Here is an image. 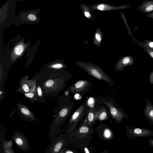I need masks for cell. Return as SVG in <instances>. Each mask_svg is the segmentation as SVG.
Wrapping results in <instances>:
<instances>
[{
	"label": "cell",
	"instance_id": "cell-1",
	"mask_svg": "<svg viewBox=\"0 0 153 153\" xmlns=\"http://www.w3.org/2000/svg\"><path fill=\"white\" fill-rule=\"evenodd\" d=\"M75 64L83 69L89 75L96 79L103 81L110 85H114L113 79L99 66L89 62L76 61Z\"/></svg>",
	"mask_w": 153,
	"mask_h": 153
},
{
	"label": "cell",
	"instance_id": "cell-2",
	"mask_svg": "<svg viewBox=\"0 0 153 153\" xmlns=\"http://www.w3.org/2000/svg\"><path fill=\"white\" fill-rule=\"evenodd\" d=\"M99 104L105 105L109 111L110 114L113 118L118 123H120L124 118H128V116L117 104L113 98L108 97H102L98 99Z\"/></svg>",
	"mask_w": 153,
	"mask_h": 153
},
{
	"label": "cell",
	"instance_id": "cell-3",
	"mask_svg": "<svg viewBox=\"0 0 153 153\" xmlns=\"http://www.w3.org/2000/svg\"><path fill=\"white\" fill-rule=\"evenodd\" d=\"M74 105V102H70L60 111L59 118L56 119L51 126L49 135L50 139H53L60 134V128L71 112Z\"/></svg>",
	"mask_w": 153,
	"mask_h": 153
},
{
	"label": "cell",
	"instance_id": "cell-4",
	"mask_svg": "<svg viewBox=\"0 0 153 153\" xmlns=\"http://www.w3.org/2000/svg\"><path fill=\"white\" fill-rule=\"evenodd\" d=\"M89 108L87 104L84 102L74 111L67 125L69 132L72 131L76 127L79 122L85 118Z\"/></svg>",
	"mask_w": 153,
	"mask_h": 153
},
{
	"label": "cell",
	"instance_id": "cell-5",
	"mask_svg": "<svg viewBox=\"0 0 153 153\" xmlns=\"http://www.w3.org/2000/svg\"><path fill=\"white\" fill-rule=\"evenodd\" d=\"M92 83L90 81L81 80L77 81L68 89V91L73 94L83 95L87 92L93 87Z\"/></svg>",
	"mask_w": 153,
	"mask_h": 153
},
{
	"label": "cell",
	"instance_id": "cell-6",
	"mask_svg": "<svg viewBox=\"0 0 153 153\" xmlns=\"http://www.w3.org/2000/svg\"><path fill=\"white\" fill-rule=\"evenodd\" d=\"M127 134L130 139L136 140V137H153V131L149 129L126 126Z\"/></svg>",
	"mask_w": 153,
	"mask_h": 153
},
{
	"label": "cell",
	"instance_id": "cell-7",
	"mask_svg": "<svg viewBox=\"0 0 153 153\" xmlns=\"http://www.w3.org/2000/svg\"><path fill=\"white\" fill-rule=\"evenodd\" d=\"M62 134H59L53 139H50V145L47 148L46 153H59L65 149L66 143Z\"/></svg>",
	"mask_w": 153,
	"mask_h": 153
},
{
	"label": "cell",
	"instance_id": "cell-8",
	"mask_svg": "<svg viewBox=\"0 0 153 153\" xmlns=\"http://www.w3.org/2000/svg\"><path fill=\"white\" fill-rule=\"evenodd\" d=\"M11 137L16 146L23 151L27 152L30 150L29 142L23 133L15 131Z\"/></svg>",
	"mask_w": 153,
	"mask_h": 153
},
{
	"label": "cell",
	"instance_id": "cell-9",
	"mask_svg": "<svg viewBox=\"0 0 153 153\" xmlns=\"http://www.w3.org/2000/svg\"><path fill=\"white\" fill-rule=\"evenodd\" d=\"M133 64V60L129 56L123 57L119 59L117 63L115 70L117 71H122L127 65H131Z\"/></svg>",
	"mask_w": 153,
	"mask_h": 153
},
{
	"label": "cell",
	"instance_id": "cell-10",
	"mask_svg": "<svg viewBox=\"0 0 153 153\" xmlns=\"http://www.w3.org/2000/svg\"><path fill=\"white\" fill-rule=\"evenodd\" d=\"M110 115V114L103 105H101L97 108V120L102 121L107 120L109 118Z\"/></svg>",
	"mask_w": 153,
	"mask_h": 153
},
{
	"label": "cell",
	"instance_id": "cell-11",
	"mask_svg": "<svg viewBox=\"0 0 153 153\" xmlns=\"http://www.w3.org/2000/svg\"><path fill=\"white\" fill-rule=\"evenodd\" d=\"M97 108H89L85 118L90 126L97 120Z\"/></svg>",
	"mask_w": 153,
	"mask_h": 153
},
{
	"label": "cell",
	"instance_id": "cell-12",
	"mask_svg": "<svg viewBox=\"0 0 153 153\" xmlns=\"http://www.w3.org/2000/svg\"><path fill=\"white\" fill-rule=\"evenodd\" d=\"M121 7V6L116 7L112 5H108L105 4H100L94 5L91 8L92 10H94L102 11H107L113 10H119Z\"/></svg>",
	"mask_w": 153,
	"mask_h": 153
},
{
	"label": "cell",
	"instance_id": "cell-13",
	"mask_svg": "<svg viewBox=\"0 0 153 153\" xmlns=\"http://www.w3.org/2000/svg\"><path fill=\"white\" fill-rule=\"evenodd\" d=\"M146 101V102L145 109L146 116L149 122L153 125V106L148 100Z\"/></svg>",
	"mask_w": 153,
	"mask_h": 153
},
{
	"label": "cell",
	"instance_id": "cell-14",
	"mask_svg": "<svg viewBox=\"0 0 153 153\" xmlns=\"http://www.w3.org/2000/svg\"><path fill=\"white\" fill-rule=\"evenodd\" d=\"M80 8L85 16L89 20H94L95 18L92 12L90 6L85 4H81Z\"/></svg>",
	"mask_w": 153,
	"mask_h": 153
},
{
	"label": "cell",
	"instance_id": "cell-15",
	"mask_svg": "<svg viewBox=\"0 0 153 153\" xmlns=\"http://www.w3.org/2000/svg\"><path fill=\"white\" fill-rule=\"evenodd\" d=\"M12 145L13 142L11 140L7 141L4 139L2 144L3 153H15L12 147Z\"/></svg>",
	"mask_w": 153,
	"mask_h": 153
},
{
	"label": "cell",
	"instance_id": "cell-16",
	"mask_svg": "<svg viewBox=\"0 0 153 153\" xmlns=\"http://www.w3.org/2000/svg\"><path fill=\"white\" fill-rule=\"evenodd\" d=\"M102 37V34L101 30L99 28H97L94 34L93 43L97 47L100 46Z\"/></svg>",
	"mask_w": 153,
	"mask_h": 153
},
{
	"label": "cell",
	"instance_id": "cell-17",
	"mask_svg": "<svg viewBox=\"0 0 153 153\" xmlns=\"http://www.w3.org/2000/svg\"><path fill=\"white\" fill-rule=\"evenodd\" d=\"M90 126L88 124L85 117L84 119L83 122L79 129V131L81 134H87L90 130Z\"/></svg>",
	"mask_w": 153,
	"mask_h": 153
},
{
	"label": "cell",
	"instance_id": "cell-18",
	"mask_svg": "<svg viewBox=\"0 0 153 153\" xmlns=\"http://www.w3.org/2000/svg\"><path fill=\"white\" fill-rule=\"evenodd\" d=\"M24 47L22 45L16 46L14 49V52L17 55H20L23 51Z\"/></svg>",
	"mask_w": 153,
	"mask_h": 153
},
{
	"label": "cell",
	"instance_id": "cell-19",
	"mask_svg": "<svg viewBox=\"0 0 153 153\" xmlns=\"http://www.w3.org/2000/svg\"><path fill=\"white\" fill-rule=\"evenodd\" d=\"M21 111L22 113L24 114V115L28 117H29L32 121L34 120L30 116V112L27 108H21Z\"/></svg>",
	"mask_w": 153,
	"mask_h": 153
},
{
	"label": "cell",
	"instance_id": "cell-20",
	"mask_svg": "<svg viewBox=\"0 0 153 153\" xmlns=\"http://www.w3.org/2000/svg\"><path fill=\"white\" fill-rule=\"evenodd\" d=\"M104 136L107 138H109L111 137V133L110 130L108 129H105L103 133Z\"/></svg>",
	"mask_w": 153,
	"mask_h": 153
},
{
	"label": "cell",
	"instance_id": "cell-21",
	"mask_svg": "<svg viewBox=\"0 0 153 153\" xmlns=\"http://www.w3.org/2000/svg\"><path fill=\"white\" fill-rule=\"evenodd\" d=\"M64 67V66L63 64L61 63H57L54 64L51 66V68L57 69L62 68Z\"/></svg>",
	"mask_w": 153,
	"mask_h": 153
},
{
	"label": "cell",
	"instance_id": "cell-22",
	"mask_svg": "<svg viewBox=\"0 0 153 153\" xmlns=\"http://www.w3.org/2000/svg\"><path fill=\"white\" fill-rule=\"evenodd\" d=\"M53 84V81L50 79L47 80L45 83V85L46 87H50L52 86Z\"/></svg>",
	"mask_w": 153,
	"mask_h": 153
},
{
	"label": "cell",
	"instance_id": "cell-23",
	"mask_svg": "<svg viewBox=\"0 0 153 153\" xmlns=\"http://www.w3.org/2000/svg\"><path fill=\"white\" fill-rule=\"evenodd\" d=\"M153 10V4H149L145 7V10L146 12H149Z\"/></svg>",
	"mask_w": 153,
	"mask_h": 153
},
{
	"label": "cell",
	"instance_id": "cell-24",
	"mask_svg": "<svg viewBox=\"0 0 153 153\" xmlns=\"http://www.w3.org/2000/svg\"><path fill=\"white\" fill-rule=\"evenodd\" d=\"M28 18L30 20L32 21H35L36 19V16L33 14H30L28 15Z\"/></svg>",
	"mask_w": 153,
	"mask_h": 153
},
{
	"label": "cell",
	"instance_id": "cell-25",
	"mask_svg": "<svg viewBox=\"0 0 153 153\" xmlns=\"http://www.w3.org/2000/svg\"><path fill=\"white\" fill-rule=\"evenodd\" d=\"M22 88L25 92H28L29 91V88L26 84H24L23 85Z\"/></svg>",
	"mask_w": 153,
	"mask_h": 153
},
{
	"label": "cell",
	"instance_id": "cell-26",
	"mask_svg": "<svg viewBox=\"0 0 153 153\" xmlns=\"http://www.w3.org/2000/svg\"><path fill=\"white\" fill-rule=\"evenodd\" d=\"M148 140L150 146L153 149V138H149Z\"/></svg>",
	"mask_w": 153,
	"mask_h": 153
},
{
	"label": "cell",
	"instance_id": "cell-27",
	"mask_svg": "<svg viewBox=\"0 0 153 153\" xmlns=\"http://www.w3.org/2000/svg\"><path fill=\"white\" fill-rule=\"evenodd\" d=\"M25 95L27 97L29 98H32L34 96V94L32 93H29L28 94H25Z\"/></svg>",
	"mask_w": 153,
	"mask_h": 153
},
{
	"label": "cell",
	"instance_id": "cell-28",
	"mask_svg": "<svg viewBox=\"0 0 153 153\" xmlns=\"http://www.w3.org/2000/svg\"><path fill=\"white\" fill-rule=\"evenodd\" d=\"M37 90L39 96H41L42 95V94L41 88L40 87H38Z\"/></svg>",
	"mask_w": 153,
	"mask_h": 153
},
{
	"label": "cell",
	"instance_id": "cell-29",
	"mask_svg": "<svg viewBox=\"0 0 153 153\" xmlns=\"http://www.w3.org/2000/svg\"><path fill=\"white\" fill-rule=\"evenodd\" d=\"M149 79L150 83L153 84V72L150 75Z\"/></svg>",
	"mask_w": 153,
	"mask_h": 153
},
{
	"label": "cell",
	"instance_id": "cell-30",
	"mask_svg": "<svg viewBox=\"0 0 153 153\" xmlns=\"http://www.w3.org/2000/svg\"><path fill=\"white\" fill-rule=\"evenodd\" d=\"M149 46L151 48H153V42H151L149 44Z\"/></svg>",
	"mask_w": 153,
	"mask_h": 153
},
{
	"label": "cell",
	"instance_id": "cell-31",
	"mask_svg": "<svg viewBox=\"0 0 153 153\" xmlns=\"http://www.w3.org/2000/svg\"><path fill=\"white\" fill-rule=\"evenodd\" d=\"M84 150L85 153H90L88 149L86 147L84 148Z\"/></svg>",
	"mask_w": 153,
	"mask_h": 153
},
{
	"label": "cell",
	"instance_id": "cell-32",
	"mask_svg": "<svg viewBox=\"0 0 153 153\" xmlns=\"http://www.w3.org/2000/svg\"><path fill=\"white\" fill-rule=\"evenodd\" d=\"M150 56L153 58V51H151L149 53Z\"/></svg>",
	"mask_w": 153,
	"mask_h": 153
},
{
	"label": "cell",
	"instance_id": "cell-33",
	"mask_svg": "<svg viewBox=\"0 0 153 153\" xmlns=\"http://www.w3.org/2000/svg\"><path fill=\"white\" fill-rule=\"evenodd\" d=\"M65 153H73V152L70 150H67Z\"/></svg>",
	"mask_w": 153,
	"mask_h": 153
},
{
	"label": "cell",
	"instance_id": "cell-34",
	"mask_svg": "<svg viewBox=\"0 0 153 153\" xmlns=\"http://www.w3.org/2000/svg\"><path fill=\"white\" fill-rule=\"evenodd\" d=\"M65 149H64L62 150L59 153H65Z\"/></svg>",
	"mask_w": 153,
	"mask_h": 153
}]
</instances>
